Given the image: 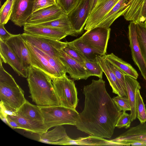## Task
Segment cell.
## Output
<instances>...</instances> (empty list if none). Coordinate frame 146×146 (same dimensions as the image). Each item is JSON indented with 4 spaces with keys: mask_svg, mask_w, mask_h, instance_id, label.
Here are the masks:
<instances>
[{
    "mask_svg": "<svg viewBox=\"0 0 146 146\" xmlns=\"http://www.w3.org/2000/svg\"><path fill=\"white\" fill-rule=\"evenodd\" d=\"M83 93L84 108L75 126L90 135L111 138L122 112L107 92L105 82L102 78L92 80L84 86Z\"/></svg>",
    "mask_w": 146,
    "mask_h": 146,
    "instance_id": "cell-1",
    "label": "cell"
},
{
    "mask_svg": "<svg viewBox=\"0 0 146 146\" xmlns=\"http://www.w3.org/2000/svg\"><path fill=\"white\" fill-rule=\"evenodd\" d=\"M27 78L30 94L29 97L37 106L44 107L61 105L50 76L31 65L28 69Z\"/></svg>",
    "mask_w": 146,
    "mask_h": 146,
    "instance_id": "cell-2",
    "label": "cell"
},
{
    "mask_svg": "<svg viewBox=\"0 0 146 146\" xmlns=\"http://www.w3.org/2000/svg\"><path fill=\"white\" fill-rule=\"evenodd\" d=\"M0 107L11 113L16 112L27 100L24 92L13 77L0 64Z\"/></svg>",
    "mask_w": 146,
    "mask_h": 146,
    "instance_id": "cell-3",
    "label": "cell"
},
{
    "mask_svg": "<svg viewBox=\"0 0 146 146\" xmlns=\"http://www.w3.org/2000/svg\"><path fill=\"white\" fill-rule=\"evenodd\" d=\"M25 42L30 53L31 65L45 72L52 78L66 75L67 70L60 60L55 59L32 45Z\"/></svg>",
    "mask_w": 146,
    "mask_h": 146,
    "instance_id": "cell-4",
    "label": "cell"
},
{
    "mask_svg": "<svg viewBox=\"0 0 146 146\" xmlns=\"http://www.w3.org/2000/svg\"><path fill=\"white\" fill-rule=\"evenodd\" d=\"M43 118V123L48 131L58 125L75 126L79 117L76 109L61 105L40 107Z\"/></svg>",
    "mask_w": 146,
    "mask_h": 146,
    "instance_id": "cell-5",
    "label": "cell"
},
{
    "mask_svg": "<svg viewBox=\"0 0 146 146\" xmlns=\"http://www.w3.org/2000/svg\"><path fill=\"white\" fill-rule=\"evenodd\" d=\"M52 82L61 105L76 109L78 99L74 80L69 79L66 75L52 78Z\"/></svg>",
    "mask_w": 146,
    "mask_h": 146,
    "instance_id": "cell-6",
    "label": "cell"
},
{
    "mask_svg": "<svg viewBox=\"0 0 146 146\" xmlns=\"http://www.w3.org/2000/svg\"><path fill=\"white\" fill-rule=\"evenodd\" d=\"M110 31V28L96 27L87 31L80 38L96 54L104 56L106 54Z\"/></svg>",
    "mask_w": 146,
    "mask_h": 146,
    "instance_id": "cell-7",
    "label": "cell"
},
{
    "mask_svg": "<svg viewBox=\"0 0 146 146\" xmlns=\"http://www.w3.org/2000/svg\"><path fill=\"white\" fill-rule=\"evenodd\" d=\"M21 35L25 41L58 60H60L59 50L62 49L67 44V42H63L50 38L24 33L21 34Z\"/></svg>",
    "mask_w": 146,
    "mask_h": 146,
    "instance_id": "cell-8",
    "label": "cell"
},
{
    "mask_svg": "<svg viewBox=\"0 0 146 146\" xmlns=\"http://www.w3.org/2000/svg\"><path fill=\"white\" fill-rule=\"evenodd\" d=\"M90 13V0H80L74 8L68 15L74 31L81 33Z\"/></svg>",
    "mask_w": 146,
    "mask_h": 146,
    "instance_id": "cell-9",
    "label": "cell"
},
{
    "mask_svg": "<svg viewBox=\"0 0 146 146\" xmlns=\"http://www.w3.org/2000/svg\"><path fill=\"white\" fill-rule=\"evenodd\" d=\"M128 37L132 59L146 81V64L139 45L137 36L136 24L132 21L128 26Z\"/></svg>",
    "mask_w": 146,
    "mask_h": 146,
    "instance_id": "cell-10",
    "label": "cell"
},
{
    "mask_svg": "<svg viewBox=\"0 0 146 146\" xmlns=\"http://www.w3.org/2000/svg\"><path fill=\"white\" fill-rule=\"evenodd\" d=\"M4 42L9 47L27 70L31 65V55L21 34L13 35Z\"/></svg>",
    "mask_w": 146,
    "mask_h": 146,
    "instance_id": "cell-11",
    "label": "cell"
},
{
    "mask_svg": "<svg viewBox=\"0 0 146 146\" xmlns=\"http://www.w3.org/2000/svg\"><path fill=\"white\" fill-rule=\"evenodd\" d=\"M65 13L57 3L33 12L27 19L26 24L35 25L51 21Z\"/></svg>",
    "mask_w": 146,
    "mask_h": 146,
    "instance_id": "cell-12",
    "label": "cell"
},
{
    "mask_svg": "<svg viewBox=\"0 0 146 146\" xmlns=\"http://www.w3.org/2000/svg\"><path fill=\"white\" fill-rule=\"evenodd\" d=\"M34 0H14L10 20L15 25L22 27L33 13Z\"/></svg>",
    "mask_w": 146,
    "mask_h": 146,
    "instance_id": "cell-13",
    "label": "cell"
},
{
    "mask_svg": "<svg viewBox=\"0 0 146 146\" xmlns=\"http://www.w3.org/2000/svg\"><path fill=\"white\" fill-rule=\"evenodd\" d=\"M59 59L64 65L70 77L74 80H86L90 76L84 65L68 56L62 49L59 50Z\"/></svg>",
    "mask_w": 146,
    "mask_h": 146,
    "instance_id": "cell-14",
    "label": "cell"
},
{
    "mask_svg": "<svg viewBox=\"0 0 146 146\" xmlns=\"http://www.w3.org/2000/svg\"><path fill=\"white\" fill-rule=\"evenodd\" d=\"M0 61L9 64L19 76L27 78L28 70L9 47L0 40Z\"/></svg>",
    "mask_w": 146,
    "mask_h": 146,
    "instance_id": "cell-15",
    "label": "cell"
},
{
    "mask_svg": "<svg viewBox=\"0 0 146 146\" xmlns=\"http://www.w3.org/2000/svg\"><path fill=\"white\" fill-rule=\"evenodd\" d=\"M119 0H105L90 13L84 29L87 31L99 24Z\"/></svg>",
    "mask_w": 146,
    "mask_h": 146,
    "instance_id": "cell-16",
    "label": "cell"
},
{
    "mask_svg": "<svg viewBox=\"0 0 146 146\" xmlns=\"http://www.w3.org/2000/svg\"><path fill=\"white\" fill-rule=\"evenodd\" d=\"M39 136V142L54 145H69L71 139L62 125L56 126L52 130H48Z\"/></svg>",
    "mask_w": 146,
    "mask_h": 146,
    "instance_id": "cell-17",
    "label": "cell"
},
{
    "mask_svg": "<svg viewBox=\"0 0 146 146\" xmlns=\"http://www.w3.org/2000/svg\"><path fill=\"white\" fill-rule=\"evenodd\" d=\"M23 26L24 33L50 38L58 40H60L69 35L66 32L57 28L27 24Z\"/></svg>",
    "mask_w": 146,
    "mask_h": 146,
    "instance_id": "cell-18",
    "label": "cell"
},
{
    "mask_svg": "<svg viewBox=\"0 0 146 146\" xmlns=\"http://www.w3.org/2000/svg\"><path fill=\"white\" fill-rule=\"evenodd\" d=\"M123 15L126 20L135 24L144 23L146 20V0H132Z\"/></svg>",
    "mask_w": 146,
    "mask_h": 146,
    "instance_id": "cell-19",
    "label": "cell"
},
{
    "mask_svg": "<svg viewBox=\"0 0 146 146\" xmlns=\"http://www.w3.org/2000/svg\"><path fill=\"white\" fill-rule=\"evenodd\" d=\"M110 140L119 144L125 141H137L146 144V123H140L139 125L131 127L116 138Z\"/></svg>",
    "mask_w": 146,
    "mask_h": 146,
    "instance_id": "cell-20",
    "label": "cell"
},
{
    "mask_svg": "<svg viewBox=\"0 0 146 146\" xmlns=\"http://www.w3.org/2000/svg\"><path fill=\"white\" fill-rule=\"evenodd\" d=\"M96 60L106 76L112 88V92L120 96L126 97L123 89L109 65L107 59L103 56L98 55Z\"/></svg>",
    "mask_w": 146,
    "mask_h": 146,
    "instance_id": "cell-21",
    "label": "cell"
},
{
    "mask_svg": "<svg viewBox=\"0 0 146 146\" xmlns=\"http://www.w3.org/2000/svg\"><path fill=\"white\" fill-rule=\"evenodd\" d=\"M132 0H119L96 27L110 28L114 21L126 11Z\"/></svg>",
    "mask_w": 146,
    "mask_h": 146,
    "instance_id": "cell-22",
    "label": "cell"
},
{
    "mask_svg": "<svg viewBox=\"0 0 146 146\" xmlns=\"http://www.w3.org/2000/svg\"><path fill=\"white\" fill-rule=\"evenodd\" d=\"M127 97L131 107L130 116L131 122L137 118L136 110V93L141 86L136 79L127 75H125Z\"/></svg>",
    "mask_w": 146,
    "mask_h": 146,
    "instance_id": "cell-23",
    "label": "cell"
},
{
    "mask_svg": "<svg viewBox=\"0 0 146 146\" xmlns=\"http://www.w3.org/2000/svg\"><path fill=\"white\" fill-rule=\"evenodd\" d=\"M15 114L34 122L43 123V118L39 106L32 104L26 100Z\"/></svg>",
    "mask_w": 146,
    "mask_h": 146,
    "instance_id": "cell-24",
    "label": "cell"
},
{
    "mask_svg": "<svg viewBox=\"0 0 146 146\" xmlns=\"http://www.w3.org/2000/svg\"><path fill=\"white\" fill-rule=\"evenodd\" d=\"M6 115L16 122L19 126L20 129H23L31 133H36L39 135L47 131L44 123L31 121L14 113Z\"/></svg>",
    "mask_w": 146,
    "mask_h": 146,
    "instance_id": "cell-25",
    "label": "cell"
},
{
    "mask_svg": "<svg viewBox=\"0 0 146 146\" xmlns=\"http://www.w3.org/2000/svg\"><path fill=\"white\" fill-rule=\"evenodd\" d=\"M90 146H119V144L100 137L94 135L71 139L69 145Z\"/></svg>",
    "mask_w": 146,
    "mask_h": 146,
    "instance_id": "cell-26",
    "label": "cell"
},
{
    "mask_svg": "<svg viewBox=\"0 0 146 146\" xmlns=\"http://www.w3.org/2000/svg\"><path fill=\"white\" fill-rule=\"evenodd\" d=\"M111 62L125 75L137 79L138 76L137 71L129 63L115 55L113 53L103 56Z\"/></svg>",
    "mask_w": 146,
    "mask_h": 146,
    "instance_id": "cell-27",
    "label": "cell"
},
{
    "mask_svg": "<svg viewBox=\"0 0 146 146\" xmlns=\"http://www.w3.org/2000/svg\"><path fill=\"white\" fill-rule=\"evenodd\" d=\"M38 26L55 28L62 30L69 35L76 36L78 34L73 30L69 21L68 15L65 13L59 18L51 21L35 25Z\"/></svg>",
    "mask_w": 146,
    "mask_h": 146,
    "instance_id": "cell-28",
    "label": "cell"
},
{
    "mask_svg": "<svg viewBox=\"0 0 146 146\" xmlns=\"http://www.w3.org/2000/svg\"><path fill=\"white\" fill-rule=\"evenodd\" d=\"M67 45L80 54L85 59L90 60H97L96 54L86 44L84 43L80 38L67 42Z\"/></svg>",
    "mask_w": 146,
    "mask_h": 146,
    "instance_id": "cell-29",
    "label": "cell"
},
{
    "mask_svg": "<svg viewBox=\"0 0 146 146\" xmlns=\"http://www.w3.org/2000/svg\"><path fill=\"white\" fill-rule=\"evenodd\" d=\"M137 38L142 55L146 64V26L144 23L136 24Z\"/></svg>",
    "mask_w": 146,
    "mask_h": 146,
    "instance_id": "cell-30",
    "label": "cell"
},
{
    "mask_svg": "<svg viewBox=\"0 0 146 146\" xmlns=\"http://www.w3.org/2000/svg\"><path fill=\"white\" fill-rule=\"evenodd\" d=\"M14 0H6L0 10V25L6 24L10 20Z\"/></svg>",
    "mask_w": 146,
    "mask_h": 146,
    "instance_id": "cell-31",
    "label": "cell"
},
{
    "mask_svg": "<svg viewBox=\"0 0 146 146\" xmlns=\"http://www.w3.org/2000/svg\"><path fill=\"white\" fill-rule=\"evenodd\" d=\"M84 65L90 76H96L102 78L103 72L97 60L85 59Z\"/></svg>",
    "mask_w": 146,
    "mask_h": 146,
    "instance_id": "cell-32",
    "label": "cell"
},
{
    "mask_svg": "<svg viewBox=\"0 0 146 146\" xmlns=\"http://www.w3.org/2000/svg\"><path fill=\"white\" fill-rule=\"evenodd\" d=\"M136 110L137 117L140 123L146 122V109L145 105L140 94L139 90H137L136 93Z\"/></svg>",
    "mask_w": 146,
    "mask_h": 146,
    "instance_id": "cell-33",
    "label": "cell"
},
{
    "mask_svg": "<svg viewBox=\"0 0 146 146\" xmlns=\"http://www.w3.org/2000/svg\"><path fill=\"white\" fill-rule=\"evenodd\" d=\"M118 108L121 111H130L131 107L127 97L118 96L112 98Z\"/></svg>",
    "mask_w": 146,
    "mask_h": 146,
    "instance_id": "cell-34",
    "label": "cell"
},
{
    "mask_svg": "<svg viewBox=\"0 0 146 146\" xmlns=\"http://www.w3.org/2000/svg\"><path fill=\"white\" fill-rule=\"evenodd\" d=\"M80 0H56L57 3L67 15L72 10Z\"/></svg>",
    "mask_w": 146,
    "mask_h": 146,
    "instance_id": "cell-35",
    "label": "cell"
},
{
    "mask_svg": "<svg viewBox=\"0 0 146 146\" xmlns=\"http://www.w3.org/2000/svg\"><path fill=\"white\" fill-rule=\"evenodd\" d=\"M107 60L109 65L113 70L123 89L126 97H127L125 84V74L111 62L108 60Z\"/></svg>",
    "mask_w": 146,
    "mask_h": 146,
    "instance_id": "cell-36",
    "label": "cell"
},
{
    "mask_svg": "<svg viewBox=\"0 0 146 146\" xmlns=\"http://www.w3.org/2000/svg\"><path fill=\"white\" fill-rule=\"evenodd\" d=\"M131 122L130 114L123 111L117 121L115 127L119 128L124 127L127 129L130 127Z\"/></svg>",
    "mask_w": 146,
    "mask_h": 146,
    "instance_id": "cell-37",
    "label": "cell"
},
{
    "mask_svg": "<svg viewBox=\"0 0 146 146\" xmlns=\"http://www.w3.org/2000/svg\"><path fill=\"white\" fill-rule=\"evenodd\" d=\"M56 4V0H34L33 13Z\"/></svg>",
    "mask_w": 146,
    "mask_h": 146,
    "instance_id": "cell-38",
    "label": "cell"
},
{
    "mask_svg": "<svg viewBox=\"0 0 146 146\" xmlns=\"http://www.w3.org/2000/svg\"><path fill=\"white\" fill-rule=\"evenodd\" d=\"M68 56L77 61L84 64L85 59L78 52L69 47L67 45L62 49Z\"/></svg>",
    "mask_w": 146,
    "mask_h": 146,
    "instance_id": "cell-39",
    "label": "cell"
},
{
    "mask_svg": "<svg viewBox=\"0 0 146 146\" xmlns=\"http://www.w3.org/2000/svg\"><path fill=\"white\" fill-rule=\"evenodd\" d=\"M4 25H0V40L3 42L9 38L13 35L5 29Z\"/></svg>",
    "mask_w": 146,
    "mask_h": 146,
    "instance_id": "cell-40",
    "label": "cell"
},
{
    "mask_svg": "<svg viewBox=\"0 0 146 146\" xmlns=\"http://www.w3.org/2000/svg\"><path fill=\"white\" fill-rule=\"evenodd\" d=\"M98 1V0H90V13L96 6Z\"/></svg>",
    "mask_w": 146,
    "mask_h": 146,
    "instance_id": "cell-41",
    "label": "cell"
},
{
    "mask_svg": "<svg viewBox=\"0 0 146 146\" xmlns=\"http://www.w3.org/2000/svg\"><path fill=\"white\" fill-rule=\"evenodd\" d=\"M105 0H98V2L97 4V5L96 6L99 5V4L102 3V2H103Z\"/></svg>",
    "mask_w": 146,
    "mask_h": 146,
    "instance_id": "cell-42",
    "label": "cell"
},
{
    "mask_svg": "<svg viewBox=\"0 0 146 146\" xmlns=\"http://www.w3.org/2000/svg\"><path fill=\"white\" fill-rule=\"evenodd\" d=\"M144 23L146 26V20L144 22Z\"/></svg>",
    "mask_w": 146,
    "mask_h": 146,
    "instance_id": "cell-43",
    "label": "cell"
}]
</instances>
